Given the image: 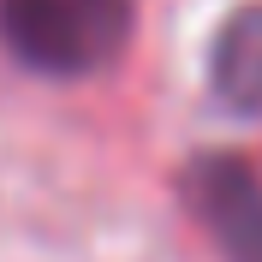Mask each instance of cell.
<instances>
[{"label": "cell", "instance_id": "6da1fadb", "mask_svg": "<svg viewBox=\"0 0 262 262\" xmlns=\"http://www.w3.org/2000/svg\"><path fill=\"white\" fill-rule=\"evenodd\" d=\"M0 42L42 78H83L131 42V0H0Z\"/></svg>", "mask_w": 262, "mask_h": 262}, {"label": "cell", "instance_id": "7a4b0ae2", "mask_svg": "<svg viewBox=\"0 0 262 262\" xmlns=\"http://www.w3.org/2000/svg\"><path fill=\"white\" fill-rule=\"evenodd\" d=\"M185 203L209 227L221 262H262V179L238 155H196L185 167Z\"/></svg>", "mask_w": 262, "mask_h": 262}, {"label": "cell", "instance_id": "3957f363", "mask_svg": "<svg viewBox=\"0 0 262 262\" xmlns=\"http://www.w3.org/2000/svg\"><path fill=\"white\" fill-rule=\"evenodd\" d=\"M209 90L227 114H262V0H245L221 18L209 42Z\"/></svg>", "mask_w": 262, "mask_h": 262}]
</instances>
